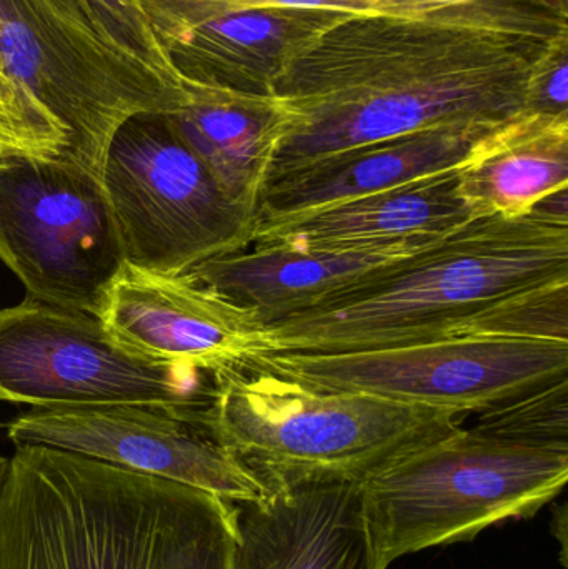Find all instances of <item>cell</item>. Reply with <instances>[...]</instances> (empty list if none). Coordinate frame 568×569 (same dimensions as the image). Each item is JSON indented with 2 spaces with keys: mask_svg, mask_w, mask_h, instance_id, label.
Segmentation results:
<instances>
[{
  "mask_svg": "<svg viewBox=\"0 0 568 569\" xmlns=\"http://www.w3.org/2000/svg\"><path fill=\"white\" fill-rule=\"evenodd\" d=\"M77 3L110 46L172 86L183 87L140 0H77Z\"/></svg>",
  "mask_w": 568,
  "mask_h": 569,
  "instance_id": "7402d4cb",
  "label": "cell"
},
{
  "mask_svg": "<svg viewBox=\"0 0 568 569\" xmlns=\"http://www.w3.org/2000/svg\"><path fill=\"white\" fill-rule=\"evenodd\" d=\"M502 123H446L313 160L267 183L256 220L307 212L457 169Z\"/></svg>",
  "mask_w": 568,
  "mask_h": 569,
  "instance_id": "5bb4252c",
  "label": "cell"
},
{
  "mask_svg": "<svg viewBox=\"0 0 568 569\" xmlns=\"http://www.w3.org/2000/svg\"><path fill=\"white\" fill-rule=\"evenodd\" d=\"M237 505L23 445L0 491V569H232Z\"/></svg>",
  "mask_w": 568,
  "mask_h": 569,
  "instance_id": "7a4b0ae2",
  "label": "cell"
},
{
  "mask_svg": "<svg viewBox=\"0 0 568 569\" xmlns=\"http://www.w3.org/2000/svg\"><path fill=\"white\" fill-rule=\"evenodd\" d=\"M0 130H2L3 133H7V136H9L10 139H12L13 142L17 143V147H19V149L22 150L23 152L22 147H20L19 140H17L16 132H13L12 122H10V117L9 113H7L6 107H3L2 99H0Z\"/></svg>",
  "mask_w": 568,
  "mask_h": 569,
  "instance_id": "4316f807",
  "label": "cell"
},
{
  "mask_svg": "<svg viewBox=\"0 0 568 569\" xmlns=\"http://www.w3.org/2000/svg\"><path fill=\"white\" fill-rule=\"evenodd\" d=\"M476 219L459 190V167L382 192L292 216L257 219L252 243L340 250L446 236Z\"/></svg>",
  "mask_w": 568,
  "mask_h": 569,
  "instance_id": "e0dca14e",
  "label": "cell"
},
{
  "mask_svg": "<svg viewBox=\"0 0 568 569\" xmlns=\"http://www.w3.org/2000/svg\"><path fill=\"white\" fill-rule=\"evenodd\" d=\"M0 260L30 300L99 318L126 266L99 177L60 157L3 159Z\"/></svg>",
  "mask_w": 568,
  "mask_h": 569,
  "instance_id": "30bf717a",
  "label": "cell"
},
{
  "mask_svg": "<svg viewBox=\"0 0 568 569\" xmlns=\"http://www.w3.org/2000/svg\"><path fill=\"white\" fill-rule=\"evenodd\" d=\"M349 16L309 7L242 10L187 30L166 49L182 82L272 96L289 63Z\"/></svg>",
  "mask_w": 568,
  "mask_h": 569,
  "instance_id": "9a60e30c",
  "label": "cell"
},
{
  "mask_svg": "<svg viewBox=\"0 0 568 569\" xmlns=\"http://www.w3.org/2000/svg\"><path fill=\"white\" fill-rule=\"evenodd\" d=\"M476 430L504 440L568 451L567 378L482 411Z\"/></svg>",
  "mask_w": 568,
  "mask_h": 569,
  "instance_id": "44dd1931",
  "label": "cell"
},
{
  "mask_svg": "<svg viewBox=\"0 0 568 569\" xmlns=\"http://www.w3.org/2000/svg\"><path fill=\"white\" fill-rule=\"evenodd\" d=\"M189 103L166 113L227 197L257 216L292 113L276 96H253L183 82Z\"/></svg>",
  "mask_w": 568,
  "mask_h": 569,
  "instance_id": "ac0fdd59",
  "label": "cell"
},
{
  "mask_svg": "<svg viewBox=\"0 0 568 569\" xmlns=\"http://www.w3.org/2000/svg\"><path fill=\"white\" fill-rule=\"evenodd\" d=\"M99 320L139 353L213 375L270 350L266 328L249 311L187 276H160L127 263Z\"/></svg>",
  "mask_w": 568,
  "mask_h": 569,
  "instance_id": "7c38bea8",
  "label": "cell"
},
{
  "mask_svg": "<svg viewBox=\"0 0 568 569\" xmlns=\"http://www.w3.org/2000/svg\"><path fill=\"white\" fill-rule=\"evenodd\" d=\"M470 0H373L372 12L382 16L416 19L446 7L460 6Z\"/></svg>",
  "mask_w": 568,
  "mask_h": 569,
  "instance_id": "d4e9b609",
  "label": "cell"
},
{
  "mask_svg": "<svg viewBox=\"0 0 568 569\" xmlns=\"http://www.w3.org/2000/svg\"><path fill=\"white\" fill-rule=\"evenodd\" d=\"M236 505L232 569H369L357 485L279 491Z\"/></svg>",
  "mask_w": 568,
  "mask_h": 569,
  "instance_id": "2e32d148",
  "label": "cell"
},
{
  "mask_svg": "<svg viewBox=\"0 0 568 569\" xmlns=\"http://www.w3.org/2000/svg\"><path fill=\"white\" fill-rule=\"evenodd\" d=\"M16 447L39 445L162 478L232 503L259 500L257 478L202 423L162 408H32L10 421Z\"/></svg>",
  "mask_w": 568,
  "mask_h": 569,
  "instance_id": "8fae6325",
  "label": "cell"
},
{
  "mask_svg": "<svg viewBox=\"0 0 568 569\" xmlns=\"http://www.w3.org/2000/svg\"><path fill=\"white\" fill-rule=\"evenodd\" d=\"M100 182L127 266L186 276L252 246L256 213L227 197L166 113H139L117 129Z\"/></svg>",
  "mask_w": 568,
  "mask_h": 569,
  "instance_id": "52a82bcc",
  "label": "cell"
},
{
  "mask_svg": "<svg viewBox=\"0 0 568 569\" xmlns=\"http://www.w3.org/2000/svg\"><path fill=\"white\" fill-rule=\"evenodd\" d=\"M242 367L317 390L353 391L464 415L567 378L568 341L469 335L340 353L273 351Z\"/></svg>",
  "mask_w": 568,
  "mask_h": 569,
  "instance_id": "9c48e42d",
  "label": "cell"
},
{
  "mask_svg": "<svg viewBox=\"0 0 568 569\" xmlns=\"http://www.w3.org/2000/svg\"><path fill=\"white\" fill-rule=\"evenodd\" d=\"M559 282H568V220L539 210L482 217L267 325V353H340L452 337L487 308Z\"/></svg>",
  "mask_w": 568,
  "mask_h": 569,
  "instance_id": "3957f363",
  "label": "cell"
},
{
  "mask_svg": "<svg viewBox=\"0 0 568 569\" xmlns=\"http://www.w3.org/2000/svg\"><path fill=\"white\" fill-rule=\"evenodd\" d=\"M457 417L240 367L216 375L206 427L267 493H279L360 483L399 455L459 427Z\"/></svg>",
  "mask_w": 568,
  "mask_h": 569,
  "instance_id": "5b68a950",
  "label": "cell"
},
{
  "mask_svg": "<svg viewBox=\"0 0 568 569\" xmlns=\"http://www.w3.org/2000/svg\"><path fill=\"white\" fill-rule=\"evenodd\" d=\"M568 189V116L520 112L486 137L459 167V190L476 219L534 212Z\"/></svg>",
  "mask_w": 568,
  "mask_h": 569,
  "instance_id": "d6986e66",
  "label": "cell"
},
{
  "mask_svg": "<svg viewBox=\"0 0 568 569\" xmlns=\"http://www.w3.org/2000/svg\"><path fill=\"white\" fill-rule=\"evenodd\" d=\"M568 12L549 0H470L416 19L352 13L273 86L292 113L270 180L353 147L457 122H506Z\"/></svg>",
  "mask_w": 568,
  "mask_h": 569,
  "instance_id": "6da1fadb",
  "label": "cell"
},
{
  "mask_svg": "<svg viewBox=\"0 0 568 569\" xmlns=\"http://www.w3.org/2000/svg\"><path fill=\"white\" fill-rule=\"evenodd\" d=\"M568 480V451L456 427L357 483L369 569L536 517Z\"/></svg>",
  "mask_w": 568,
  "mask_h": 569,
  "instance_id": "8992f818",
  "label": "cell"
},
{
  "mask_svg": "<svg viewBox=\"0 0 568 569\" xmlns=\"http://www.w3.org/2000/svg\"><path fill=\"white\" fill-rule=\"evenodd\" d=\"M469 335L568 341V282L507 298L470 318L452 337Z\"/></svg>",
  "mask_w": 568,
  "mask_h": 569,
  "instance_id": "ffe728a7",
  "label": "cell"
},
{
  "mask_svg": "<svg viewBox=\"0 0 568 569\" xmlns=\"http://www.w3.org/2000/svg\"><path fill=\"white\" fill-rule=\"evenodd\" d=\"M554 6L559 7V9L566 10L568 12V0H549Z\"/></svg>",
  "mask_w": 568,
  "mask_h": 569,
  "instance_id": "f1b7e54d",
  "label": "cell"
},
{
  "mask_svg": "<svg viewBox=\"0 0 568 569\" xmlns=\"http://www.w3.org/2000/svg\"><path fill=\"white\" fill-rule=\"evenodd\" d=\"M10 458L0 455V491H2L3 483H6L7 473H9Z\"/></svg>",
  "mask_w": 568,
  "mask_h": 569,
  "instance_id": "83f0119b",
  "label": "cell"
},
{
  "mask_svg": "<svg viewBox=\"0 0 568 569\" xmlns=\"http://www.w3.org/2000/svg\"><path fill=\"white\" fill-rule=\"evenodd\" d=\"M0 99L27 156L100 179L123 122L173 112L190 92L110 46L77 0H0Z\"/></svg>",
  "mask_w": 568,
  "mask_h": 569,
  "instance_id": "277c9868",
  "label": "cell"
},
{
  "mask_svg": "<svg viewBox=\"0 0 568 569\" xmlns=\"http://www.w3.org/2000/svg\"><path fill=\"white\" fill-rule=\"evenodd\" d=\"M442 237H413L340 250L252 243L250 250L209 260L186 276L193 283L249 311L262 327H267L416 256Z\"/></svg>",
  "mask_w": 568,
  "mask_h": 569,
  "instance_id": "4fadbf2b",
  "label": "cell"
},
{
  "mask_svg": "<svg viewBox=\"0 0 568 569\" xmlns=\"http://www.w3.org/2000/svg\"><path fill=\"white\" fill-rule=\"evenodd\" d=\"M213 395V373L139 353L92 315L30 298L0 308V401L162 408L206 427Z\"/></svg>",
  "mask_w": 568,
  "mask_h": 569,
  "instance_id": "ba28073f",
  "label": "cell"
},
{
  "mask_svg": "<svg viewBox=\"0 0 568 569\" xmlns=\"http://www.w3.org/2000/svg\"><path fill=\"white\" fill-rule=\"evenodd\" d=\"M522 112L547 117L568 116V30L550 42L532 67Z\"/></svg>",
  "mask_w": 568,
  "mask_h": 569,
  "instance_id": "cb8c5ba5",
  "label": "cell"
},
{
  "mask_svg": "<svg viewBox=\"0 0 568 569\" xmlns=\"http://www.w3.org/2000/svg\"><path fill=\"white\" fill-rule=\"evenodd\" d=\"M152 20L163 47L187 30L242 10L272 9V7H309V9L340 10L349 13L372 12L373 0H140Z\"/></svg>",
  "mask_w": 568,
  "mask_h": 569,
  "instance_id": "603a6c76",
  "label": "cell"
},
{
  "mask_svg": "<svg viewBox=\"0 0 568 569\" xmlns=\"http://www.w3.org/2000/svg\"><path fill=\"white\" fill-rule=\"evenodd\" d=\"M13 153L23 152L19 147H17V143L7 136V133H3L2 130H0V162H2L3 159H7V157L13 156Z\"/></svg>",
  "mask_w": 568,
  "mask_h": 569,
  "instance_id": "484cf974",
  "label": "cell"
}]
</instances>
